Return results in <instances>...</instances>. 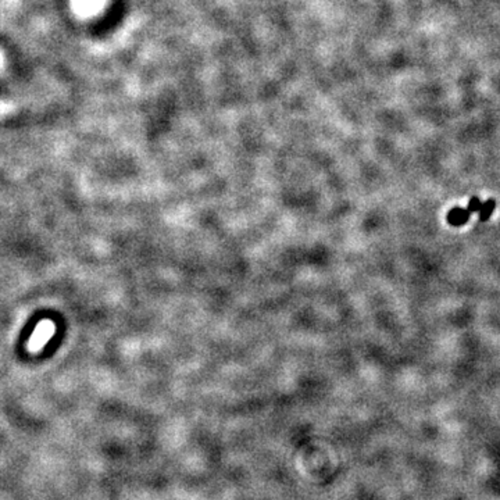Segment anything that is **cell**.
I'll list each match as a JSON object with an SVG mask.
<instances>
[{"mask_svg":"<svg viewBox=\"0 0 500 500\" xmlns=\"http://www.w3.org/2000/svg\"><path fill=\"white\" fill-rule=\"evenodd\" d=\"M481 205H482V202L479 200V198H477V196L471 198L467 208L455 207V208H452L449 211L448 222L450 225H455V227H461V225H464L467 221L470 220L471 214L478 213L479 208H481Z\"/></svg>","mask_w":500,"mask_h":500,"instance_id":"obj_1","label":"cell"},{"mask_svg":"<svg viewBox=\"0 0 500 500\" xmlns=\"http://www.w3.org/2000/svg\"><path fill=\"white\" fill-rule=\"evenodd\" d=\"M495 207H496V202H495V199H488L486 202H484V203L481 205V208H479V211H478L479 220L482 221V222L486 220H489V218L492 217Z\"/></svg>","mask_w":500,"mask_h":500,"instance_id":"obj_2","label":"cell"}]
</instances>
